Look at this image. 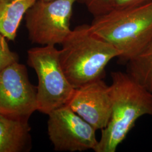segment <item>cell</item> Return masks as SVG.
I'll list each match as a JSON object with an SVG mask.
<instances>
[{
	"label": "cell",
	"mask_w": 152,
	"mask_h": 152,
	"mask_svg": "<svg viewBox=\"0 0 152 152\" xmlns=\"http://www.w3.org/2000/svg\"><path fill=\"white\" fill-rule=\"evenodd\" d=\"M109 86L112 113L108 124L102 130L95 152H115L135 126L145 115L152 116V93L128 73H111Z\"/></svg>",
	"instance_id": "1"
},
{
	"label": "cell",
	"mask_w": 152,
	"mask_h": 152,
	"mask_svg": "<svg viewBox=\"0 0 152 152\" xmlns=\"http://www.w3.org/2000/svg\"><path fill=\"white\" fill-rule=\"evenodd\" d=\"M91 32L120 52L122 62H129L152 39V2L139 7L112 9L94 16Z\"/></svg>",
	"instance_id": "2"
},
{
	"label": "cell",
	"mask_w": 152,
	"mask_h": 152,
	"mask_svg": "<svg viewBox=\"0 0 152 152\" xmlns=\"http://www.w3.org/2000/svg\"><path fill=\"white\" fill-rule=\"evenodd\" d=\"M61 45V66L75 88L103 79L106 66L120 55L113 46L94 34L88 24L75 28Z\"/></svg>",
	"instance_id": "3"
},
{
	"label": "cell",
	"mask_w": 152,
	"mask_h": 152,
	"mask_svg": "<svg viewBox=\"0 0 152 152\" xmlns=\"http://www.w3.org/2000/svg\"><path fill=\"white\" fill-rule=\"evenodd\" d=\"M28 65L36 72L37 110L48 114L67 105L75 88L67 79L60 61V50L46 45L29 49Z\"/></svg>",
	"instance_id": "4"
},
{
	"label": "cell",
	"mask_w": 152,
	"mask_h": 152,
	"mask_svg": "<svg viewBox=\"0 0 152 152\" xmlns=\"http://www.w3.org/2000/svg\"><path fill=\"white\" fill-rule=\"evenodd\" d=\"M77 0H37L25 14L30 41L42 46L61 44L72 29L70 21Z\"/></svg>",
	"instance_id": "5"
},
{
	"label": "cell",
	"mask_w": 152,
	"mask_h": 152,
	"mask_svg": "<svg viewBox=\"0 0 152 152\" xmlns=\"http://www.w3.org/2000/svg\"><path fill=\"white\" fill-rule=\"evenodd\" d=\"M37 110V87L29 81L27 69L19 62L0 72V114L28 121Z\"/></svg>",
	"instance_id": "6"
},
{
	"label": "cell",
	"mask_w": 152,
	"mask_h": 152,
	"mask_svg": "<svg viewBox=\"0 0 152 152\" xmlns=\"http://www.w3.org/2000/svg\"><path fill=\"white\" fill-rule=\"evenodd\" d=\"M48 115V135L55 151H95L99 141L96 130L68 105L55 109Z\"/></svg>",
	"instance_id": "7"
},
{
	"label": "cell",
	"mask_w": 152,
	"mask_h": 152,
	"mask_svg": "<svg viewBox=\"0 0 152 152\" xmlns=\"http://www.w3.org/2000/svg\"><path fill=\"white\" fill-rule=\"evenodd\" d=\"M96 130L107 127L112 113L110 87L103 79L75 88L67 104Z\"/></svg>",
	"instance_id": "8"
},
{
	"label": "cell",
	"mask_w": 152,
	"mask_h": 152,
	"mask_svg": "<svg viewBox=\"0 0 152 152\" xmlns=\"http://www.w3.org/2000/svg\"><path fill=\"white\" fill-rule=\"evenodd\" d=\"M28 121L11 119L0 114V152H28L32 149Z\"/></svg>",
	"instance_id": "9"
},
{
	"label": "cell",
	"mask_w": 152,
	"mask_h": 152,
	"mask_svg": "<svg viewBox=\"0 0 152 152\" xmlns=\"http://www.w3.org/2000/svg\"><path fill=\"white\" fill-rule=\"evenodd\" d=\"M37 0H0V33L14 41L22 19Z\"/></svg>",
	"instance_id": "10"
},
{
	"label": "cell",
	"mask_w": 152,
	"mask_h": 152,
	"mask_svg": "<svg viewBox=\"0 0 152 152\" xmlns=\"http://www.w3.org/2000/svg\"><path fill=\"white\" fill-rule=\"evenodd\" d=\"M127 73L152 93V39L140 54L127 62Z\"/></svg>",
	"instance_id": "11"
},
{
	"label": "cell",
	"mask_w": 152,
	"mask_h": 152,
	"mask_svg": "<svg viewBox=\"0 0 152 152\" xmlns=\"http://www.w3.org/2000/svg\"><path fill=\"white\" fill-rule=\"evenodd\" d=\"M5 37L0 33V72L7 66L19 62V56L11 51Z\"/></svg>",
	"instance_id": "12"
},
{
	"label": "cell",
	"mask_w": 152,
	"mask_h": 152,
	"mask_svg": "<svg viewBox=\"0 0 152 152\" xmlns=\"http://www.w3.org/2000/svg\"><path fill=\"white\" fill-rule=\"evenodd\" d=\"M86 6L94 16H98L112 9L113 0H80Z\"/></svg>",
	"instance_id": "13"
},
{
	"label": "cell",
	"mask_w": 152,
	"mask_h": 152,
	"mask_svg": "<svg viewBox=\"0 0 152 152\" xmlns=\"http://www.w3.org/2000/svg\"><path fill=\"white\" fill-rule=\"evenodd\" d=\"M152 2V0H113L112 9L134 8Z\"/></svg>",
	"instance_id": "14"
},
{
	"label": "cell",
	"mask_w": 152,
	"mask_h": 152,
	"mask_svg": "<svg viewBox=\"0 0 152 152\" xmlns=\"http://www.w3.org/2000/svg\"><path fill=\"white\" fill-rule=\"evenodd\" d=\"M44 1H51V0H44Z\"/></svg>",
	"instance_id": "15"
}]
</instances>
